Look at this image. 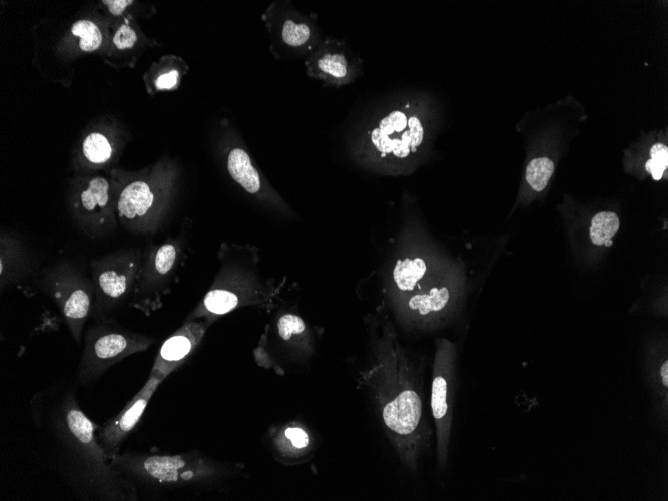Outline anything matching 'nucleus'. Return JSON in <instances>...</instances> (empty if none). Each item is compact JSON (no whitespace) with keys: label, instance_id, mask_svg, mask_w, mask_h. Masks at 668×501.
<instances>
[{"label":"nucleus","instance_id":"obj_16","mask_svg":"<svg viewBox=\"0 0 668 501\" xmlns=\"http://www.w3.org/2000/svg\"><path fill=\"white\" fill-rule=\"evenodd\" d=\"M164 379L149 375L142 388L124 408L96 431L97 440L108 460L120 453V448L141 420L150 399Z\"/></svg>","mask_w":668,"mask_h":501},{"label":"nucleus","instance_id":"obj_22","mask_svg":"<svg viewBox=\"0 0 668 501\" xmlns=\"http://www.w3.org/2000/svg\"><path fill=\"white\" fill-rule=\"evenodd\" d=\"M619 218L612 211H602L594 215L591 220L590 238L594 245H603L610 240L619 229Z\"/></svg>","mask_w":668,"mask_h":501},{"label":"nucleus","instance_id":"obj_9","mask_svg":"<svg viewBox=\"0 0 668 501\" xmlns=\"http://www.w3.org/2000/svg\"><path fill=\"white\" fill-rule=\"evenodd\" d=\"M174 167L159 163L146 178L123 184L115 208L120 219L134 231L150 233L158 227L174 182Z\"/></svg>","mask_w":668,"mask_h":501},{"label":"nucleus","instance_id":"obj_18","mask_svg":"<svg viewBox=\"0 0 668 501\" xmlns=\"http://www.w3.org/2000/svg\"><path fill=\"white\" fill-rule=\"evenodd\" d=\"M208 327L203 319L184 321L160 346L150 374L165 380L183 366L200 346Z\"/></svg>","mask_w":668,"mask_h":501},{"label":"nucleus","instance_id":"obj_25","mask_svg":"<svg viewBox=\"0 0 668 501\" xmlns=\"http://www.w3.org/2000/svg\"><path fill=\"white\" fill-rule=\"evenodd\" d=\"M650 155L651 158L647 160L645 168L654 180H659L668 167V148L662 143H656L651 147Z\"/></svg>","mask_w":668,"mask_h":501},{"label":"nucleus","instance_id":"obj_17","mask_svg":"<svg viewBox=\"0 0 668 501\" xmlns=\"http://www.w3.org/2000/svg\"><path fill=\"white\" fill-rule=\"evenodd\" d=\"M76 195L74 209L85 232L93 237L102 236L113 227L112 194L106 178H89Z\"/></svg>","mask_w":668,"mask_h":501},{"label":"nucleus","instance_id":"obj_19","mask_svg":"<svg viewBox=\"0 0 668 501\" xmlns=\"http://www.w3.org/2000/svg\"><path fill=\"white\" fill-rule=\"evenodd\" d=\"M39 274L37 273V261L33 259L25 243L2 235L0 243L1 292L14 286L25 292L26 281Z\"/></svg>","mask_w":668,"mask_h":501},{"label":"nucleus","instance_id":"obj_15","mask_svg":"<svg viewBox=\"0 0 668 501\" xmlns=\"http://www.w3.org/2000/svg\"><path fill=\"white\" fill-rule=\"evenodd\" d=\"M308 77L326 87H343L354 83L364 72V61L347 42L324 36L318 46L305 58Z\"/></svg>","mask_w":668,"mask_h":501},{"label":"nucleus","instance_id":"obj_29","mask_svg":"<svg viewBox=\"0 0 668 501\" xmlns=\"http://www.w3.org/2000/svg\"><path fill=\"white\" fill-rule=\"evenodd\" d=\"M604 245L607 246V247L612 246V240H611V239H610V240H607V241L604 243Z\"/></svg>","mask_w":668,"mask_h":501},{"label":"nucleus","instance_id":"obj_11","mask_svg":"<svg viewBox=\"0 0 668 501\" xmlns=\"http://www.w3.org/2000/svg\"><path fill=\"white\" fill-rule=\"evenodd\" d=\"M144 249L117 250L90 261L95 300L91 317L109 321L121 305L129 301Z\"/></svg>","mask_w":668,"mask_h":501},{"label":"nucleus","instance_id":"obj_7","mask_svg":"<svg viewBox=\"0 0 668 501\" xmlns=\"http://www.w3.org/2000/svg\"><path fill=\"white\" fill-rule=\"evenodd\" d=\"M37 282L40 289L56 304L72 338L80 345L95 300L91 276L77 264L62 261L43 269Z\"/></svg>","mask_w":668,"mask_h":501},{"label":"nucleus","instance_id":"obj_8","mask_svg":"<svg viewBox=\"0 0 668 501\" xmlns=\"http://www.w3.org/2000/svg\"><path fill=\"white\" fill-rule=\"evenodd\" d=\"M84 347L76 383L88 385L98 380L121 360L145 351L155 338L123 329L109 321H95L85 332Z\"/></svg>","mask_w":668,"mask_h":501},{"label":"nucleus","instance_id":"obj_26","mask_svg":"<svg viewBox=\"0 0 668 501\" xmlns=\"http://www.w3.org/2000/svg\"><path fill=\"white\" fill-rule=\"evenodd\" d=\"M181 79V70L176 65H168L166 69L157 74L154 87L157 91L175 89Z\"/></svg>","mask_w":668,"mask_h":501},{"label":"nucleus","instance_id":"obj_6","mask_svg":"<svg viewBox=\"0 0 668 501\" xmlns=\"http://www.w3.org/2000/svg\"><path fill=\"white\" fill-rule=\"evenodd\" d=\"M188 250L184 234L168 238L162 244L148 243L144 248L139 271L128 301V307L146 316L160 309L163 299L177 282Z\"/></svg>","mask_w":668,"mask_h":501},{"label":"nucleus","instance_id":"obj_20","mask_svg":"<svg viewBox=\"0 0 668 501\" xmlns=\"http://www.w3.org/2000/svg\"><path fill=\"white\" fill-rule=\"evenodd\" d=\"M271 445L278 459L293 463L309 454L312 438L307 428L292 422L272 432Z\"/></svg>","mask_w":668,"mask_h":501},{"label":"nucleus","instance_id":"obj_12","mask_svg":"<svg viewBox=\"0 0 668 501\" xmlns=\"http://www.w3.org/2000/svg\"><path fill=\"white\" fill-rule=\"evenodd\" d=\"M315 334L294 308L277 309L254 349L256 362L281 371V364L304 361L315 351Z\"/></svg>","mask_w":668,"mask_h":501},{"label":"nucleus","instance_id":"obj_5","mask_svg":"<svg viewBox=\"0 0 668 501\" xmlns=\"http://www.w3.org/2000/svg\"><path fill=\"white\" fill-rule=\"evenodd\" d=\"M218 261L219 269L211 286L184 321L203 319L210 326L238 308H274L281 284L261 273L255 246L223 243Z\"/></svg>","mask_w":668,"mask_h":501},{"label":"nucleus","instance_id":"obj_10","mask_svg":"<svg viewBox=\"0 0 668 501\" xmlns=\"http://www.w3.org/2000/svg\"><path fill=\"white\" fill-rule=\"evenodd\" d=\"M261 20L268 33L269 51L276 60L305 59L324 37L317 15L300 11L291 1H272Z\"/></svg>","mask_w":668,"mask_h":501},{"label":"nucleus","instance_id":"obj_1","mask_svg":"<svg viewBox=\"0 0 668 501\" xmlns=\"http://www.w3.org/2000/svg\"><path fill=\"white\" fill-rule=\"evenodd\" d=\"M77 383L59 381L30 399L38 458L83 500L134 501L135 487L110 465L76 397Z\"/></svg>","mask_w":668,"mask_h":501},{"label":"nucleus","instance_id":"obj_13","mask_svg":"<svg viewBox=\"0 0 668 501\" xmlns=\"http://www.w3.org/2000/svg\"><path fill=\"white\" fill-rule=\"evenodd\" d=\"M230 131L224 153V164L230 178L263 210L285 220H295L297 215L294 210L257 167L239 135L234 130Z\"/></svg>","mask_w":668,"mask_h":501},{"label":"nucleus","instance_id":"obj_24","mask_svg":"<svg viewBox=\"0 0 668 501\" xmlns=\"http://www.w3.org/2000/svg\"><path fill=\"white\" fill-rule=\"evenodd\" d=\"M71 32L74 36L80 37L79 47L85 52L94 51L101 44V32L90 20L82 19L76 21L72 25Z\"/></svg>","mask_w":668,"mask_h":501},{"label":"nucleus","instance_id":"obj_3","mask_svg":"<svg viewBox=\"0 0 668 501\" xmlns=\"http://www.w3.org/2000/svg\"><path fill=\"white\" fill-rule=\"evenodd\" d=\"M367 326L370 364L361 373L360 385L367 389L398 459L416 473L429 437L420 375L391 321L372 317Z\"/></svg>","mask_w":668,"mask_h":501},{"label":"nucleus","instance_id":"obj_14","mask_svg":"<svg viewBox=\"0 0 668 501\" xmlns=\"http://www.w3.org/2000/svg\"><path fill=\"white\" fill-rule=\"evenodd\" d=\"M455 350L447 340L437 341L431 383V413L436 429V459L440 469L448 463L455 397Z\"/></svg>","mask_w":668,"mask_h":501},{"label":"nucleus","instance_id":"obj_21","mask_svg":"<svg viewBox=\"0 0 668 501\" xmlns=\"http://www.w3.org/2000/svg\"><path fill=\"white\" fill-rule=\"evenodd\" d=\"M82 154L88 163L103 165L110 161L113 147L103 134L93 132L83 140Z\"/></svg>","mask_w":668,"mask_h":501},{"label":"nucleus","instance_id":"obj_2","mask_svg":"<svg viewBox=\"0 0 668 501\" xmlns=\"http://www.w3.org/2000/svg\"><path fill=\"white\" fill-rule=\"evenodd\" d=\"M432 98L422 89L384 93L357 112L347 128L348 158L377 175L405 176L422 166L432 143Z\"/></svg>","mask_w":668,"mask_h":501},{"label":"nucleus","instance_id":"obj_27","mask_svg":"<svg viewBox=\"0 0 668 501\" xmlns=\"http://www.w3.org/2000/svg\"><path fill=\"white\" fill-rule=\"evenodd\" d=\"M136 41V32L127 25L121 26L113 37V43L120 50L133 47Z\"/></svg>","mask_w":668,"mask_h":501},{"label":"nucleus","instance_id":"obj_23","mask_svg":"<svg viewBox=\"0 0 668 501\" xmlns=\"http://www.w3.org/2000/svg\"><path fill=\"white\" fill-rule=\"evenodd\" d=\"M554 171L553 162L547 157H538L530 161L526 169V180L536 191H542L548 184Z\"/></svg>","mask_w":668,"mask_h":501},{"label":"nucleus","instance_id":"obj_28","mask_svg":"<svg viewBox=\"0 0 668 501\" xmlns=\"http://www.w3.org/2000/svg\"><path fill=\"white\" fill-rule=\"evenodd\" d=\"M102 3H104L110 13L113 15H120L124 9L129 6L130 4L133 3L132 0H104Z\"/></svg>","mask_w":668,"mask_h":501},{"label":"nucleus","instance_id":"obj_4","mask_svg":"<svg viewBox=\"0 0 668 501\" xmlns=\"http://www.w3.org/2000/svg\"><path fill=\"white\" fill-rule=\"evenodd\" d=\"M109 463L137 493L217 490L245 475L244 465L219 461L197 450L173 455L126 451Z\"/></svg>","mask_w":668,"mask_h":501}]
</instances>
